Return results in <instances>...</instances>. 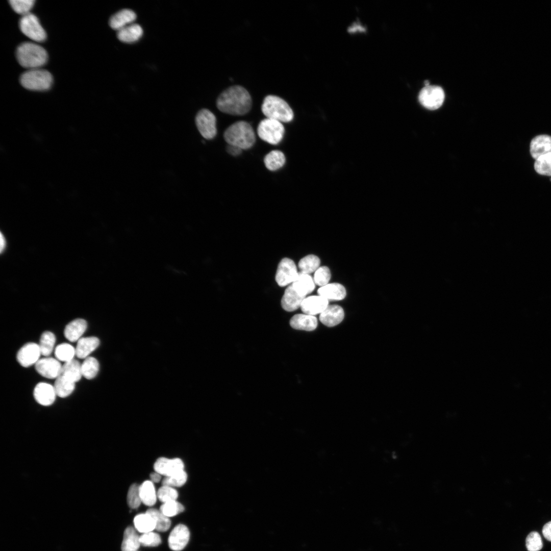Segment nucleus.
Masks as SVG:
<instances>
[{"mask_svg": "<svg viewBox=\"0 0 551 551\" xmlns=\"http://www.w3.org/2000/svg\"><path fill=\"white\" fill-rule=\"evenodd\" d=\"M74 355H76L75 348L68 343L60 344L56 347L55 350L56 358L65 362L72 360Z\"/></svg>", "mask_w": 551, "mask_h": 551, "instance_id": "e433bc0d", "label": "nucleus"}, {"mask_svg": "<svg viewBox=\"0 0 551 551\" xmlns=\"http://www.w3.org/2000/svg\"><path fill=\"white\" fill-rule=\"evenodd\" d=\"M216 106L224 113L242 116L251 109L252 99L245 88L240 85H234L219 94L216 100Z\"/></svg>", "mask_w": 551, "mask_h": 551, "instance_id": "f257e3e1", "label": "nucleus"}, {"mask_svg": "<svg viewBox=\"0 0 551 551\" xmlns=\"http://www.w3.org/2000/svg\"><path fill=\"white\" fill-rule=\"evenodd\" d=\"M161 478V474L156 471L150 474V478L152 482L158 483L160 481Z\"/></svg>", "mask_w": 551, "mask_h": 551, "instance_id": "8fccbe9b", "label": "nucleus"}, {"mask_svg": "<svg viewBox=\"0 0 551 551\" xmlns=\"http://www.w3.org/2000/svg\"><path fill=\"white\" fill-rule=\"evenodd\" d=\"M34 0H11L9 3L12 8L16 13L22 16L30 13V11L33 7Z\"/></svg>", "mask_w": 551, "mask_h": 551, "instance_id": "58836bf2", "label": "nucleus"}, {"mask_svg": "<svg viewBox=\"0 0 551 551\" xmlns=\"http://www.w3.org/2000/svg\"><path fill=\"white\" fill-rule=\"evenodd\" d=\"M143 34L141 27L137 23H131L117 31L118 39L125 43H133L138 41Z\"/></svg>", "mask_w": 551, "mask_h": 551, "instance_id": "a878e982", "label": "nucleus"}, {"mask_svg": "<svg viewBox=\"0 0 551 551\" xmlns=\"http://www.w3.org/2000/svg\"><path fill=\"white\" fill-rule=\"evenodd\" d=\"M534 168L540 174L551 176V153L536 159L534 163Z\"/></svg>", "mask_w": 551, "mask_h": 551, "instance_id": "4c0bfd02", "label": "nucleus"}, {"mask_svg": "<svg viewBox=\"0 0 551 551\" xmlns=\"http://www.w3.org/2000/svg\"><path fill=\"white\" fill-rule=\"evenodd\" d=\"M257 131L260 139L272 145L279 144L285 134V128L282 122L267 118L259 122Z\"/></svg>", "mask_w": 551, "mask_h": 551, "instance_id": "423d86ee", "label": "nucleus"}, {"mask_svg": "<svg viewBox=\"0 0 551 551\" xmlns=\"http://www.w3.org/2000/svg\"><path fill=\"white\" fill-rule=\"evenodd\" d=\"M298 273L294 262L291 259L284 258L279 263L276 273V281L281 287L290 285L295 280Z\"/></svg>", "mask_w": 551, "mask_h": 551, "instance_id": "9d476101", "label": "nucleus"}, {"mask_svg": "<svg viewBox=\"0 0 551 551\" xmlns=\"http://www.w3.org/2000/svg\"><path fill=\"white\" fill-rule=\"evenodd\" d=\"M331 277L330 269L326 266H323L315 271L313 280L315 285L322 287L329 284Z\"/></svg>", "mask_w": 551, "mask_h": 551, "instance_id": "37998d69", "label": "nucleus"}, {"mask_svg": "<svg viewBox=\"0 0 551 551\" xmlns=\"http://www.w3.org/2000/svg\"><path fill=\"white\" fill-rule=\"evenodd\" d=\"M444 97V92L441 87L436 85H429L421 90L418 99L424 107L433 110L437 109L442 106Z\"/></svg>", "mask_w": 551, "mask_h": 551, "instance_id": "1a4fd4ad", "label": "nucleus"}, {"mask_svg": "<svg viewBox=\"0 0 551 551\" xmlns=\"http://www.w3.org/2000/svg\"><path fill=\"white\" fill-rule=\"evenodd\" d=\"M190 538L188 528L182 524L176 525L171 531L168 537V545L174 551H180L187 544Z\"/></svg>", "mask_w": 551, "mask_h": 551, "instance_id": "f8f14e48", "label": "nucleus"}, {"mask_svg": "<svg viewBox=\"0 0 551 551\" xmlns=\"http://www.w3.org/2000/svg\"><path fill=\"white\" fill-rule=\"evenodd\" d=\"M328 306L329 300L318 295L305 297L300 308L304 314L314 316L321 314Z\"/></svg>", "mask_w": 551, "mask_h": 551, "instance_id": "2eb2a0df", "label": "nucleus"}, {"mask_svg": "<svg viewBox=\"0 0 551 551\" xmlns=\"http://www.w3.org/2000/svg\"><path fill=\"white\" fill-rule=\"evenodd\" d=\"M525 545L528 551H539L543 547L540 534L536 531L531 532L525 539Z\"/></svg>", "mask_w": 551, "mask_h": 551, "instance_id": "c03bdc74", "label": "nucleus"}, {"mask_svg": "<svg viewBox=\"0 0 551 551\" xmlns=\"http://www.w3.org/2000/svg\"><path fill=\"white\" fill-rule=\"evenodd\" d=\"M542 534L546 539L551 541V521L544 525L542 529Z\"/></svg>", "mask_w": 551, "mask_h": 551, "instance_id": "de8ad7c7", "label": "nucleus"}, {"mask_svg": "<svg viewBox=\"0 0 551 551\" xmlns=\"http://www.w3.org/2000/svg\"><path fill=\"white\" fill-rule=\"evenodd\" d=\"M16 56L19 64L29 69L39 68L47 61L46 50L32 42H23L17 48Z\"/></svg>", "mask_w": 551, "mask_h": 551, "instance_id": "7ed1b4c3", "label": "nucleus"}, {"mask_svg": "<svg viewBox=\"0 0 551 551\" xmlns=\"http://www.w3.org/2000/svg\"><path fill=\"white\" fill-rule=\"evenodd\" d=\"M223 138L229 144L241 149L251 148L256 142V135L252 126L245 121H238L224 131Z\"/></svg>", "mask_w": 551, "mask_h": 551, "instance_id": "f03ea898", "label": "nucleus"}, {"mask_svg": "<svg viewBox=\"0 0 551 551\" xmlns=\"http://www.w3.org/2000/svg\"><path fill=\"white\" fill-rule=\"evenodd\" d=\"M305 297L298 293L290 284L287 287L282 296V307L286 311H294L300 307Z\"/></svg>", "mask_w": 551, "mask_h": 551, "instance_id": "6ab92c4d", "label": "nucleus"}, {"mask_svg": "<svg viewBox=\"0 0 551 551\" xmlns=\"http://www.w3.org/2000/svg\"><path fill=\"white\" fill-rule=\"evenodd\" d=\"M55 342L56 337L53 333L49 331L44 332L41 336L39 344L41 355L45 356L50 355Z\"/></svg>", "mask_w": 551, "mask_h": 551, "instance_id": "c9c22d12", "label": "nucleus"}, {"mask_svg": "<svg viewBox=\"0 0 551 551\" xmlns=\"http://www.w3.org/2000/svg\"><path fill=\"white\" fill-rule=\"evenodd\" d=\"M60 374L74 383L79 381L82 376L81 365L74 359L65 362L62 366Z\"/></svg>", "mask_w": 551, "mask_h": 551, "instance_id": "c85d7f7f", "label": "nucleus"}, {"mask_svg": "<svg viewBox=\"0 0 551 551\" xmlns=\"http://www.w3.org/2000/svg\"><path fill=\"white\" fill-rule=\"evenodd\" d=\"M139 493L142 503L148 506L154 505L157 494L153 482L146 481L139 486Z\"/></svg>", "mask_w": 551, "mask_h": 551, "instance_id": "c756f323", "label": "nucleus"}, {"mask_svg": "<svg viewBox=\"0 0 551 551\" xmlns=\"http://www.w3.org/2000/svg\"><path fill=\"white\" fill-rule=\"evenodd\" d=\"M157 497L162 503L176 500L178 496L177 491L173 487L163 485L157 492Z\"/></svg>", "mask_w": 551, "mask_h": 551, "instance_id": "a18cd8bd", "label": "nucleus"}, {"mask_svg": "<svg viewBox=\"0 0 551 551\" xmlns=\"http://www.w3.org/2000/svg\"><path fill=\"white\" fill-rule=\"evenodd\" d=\"M127 502L132 509H136L142 503L139 493V486L136 484L131 485L127 494Z\"/></svg>", "mask_w": 551, "mask_h": 551, "instance_id": "79ce46f5", "label": "nucleus"}, {"mask_svg": "<svg viewBox=\"0 0 551 551\" xmlns=\"http://www.w3.org/2000/svg\"><path fill=\"white\" fill-rule=\"evenodd\" d=\"M60 363L53 358L39 359L35 364L36 371L42 376L50 379H56L61 373Z\"/></svg>", "mask_w": 551, "mask_h": 551, "instance_id": "ddd939ff", "label": "nucleus"}, {"mask_svg": "<svg viewBox=\"0 0 551 551\" xmlns=\"http://www.w3.org/2000/svg\"><path fill=\"white\" fill-rule=\"evenodd\" d=\"M226 149H227V152L230 155H231L232 156H238V155H240L241 154L242 151V149H241V148H239L238 147L233 146V145H229V144L227 146Z\"/></svg>", "mask_w": 551, "mask_h": 551, "instance_id": "09e8293b", "label": "nucleus"}, {"mask_svg": "<svg viewBox=\"0 0 551 551\" xmlns=\"http://www.w3.org/2000/svg\"><path fill=\"white\" fill-rule=\"evenodd\" d=\"M318 295L328 300H340L344 299L346 294L345 287L338 283H329L320 287L317 290Z\"/></svg>", "mask_w": 551, "mask_h": 551, "instance_id": "412c9836", "label": "nucleus"}, {"mask_svg": "<svg viewBox=\"0 0 551 551\" xmlns=\"http://www.w3.org/2000/svg\"><path fill=\"white\" fill-rule=\"evenodd\" d=\"M187 475L183 470L170 476L165 477L162 481V485L173 487H181L186 482Z\"/></svg>", "mask_w": 551, "mask_h": 551, "instance_id": "a19ab883", "label": "nucleus"}, {"mask_svg": "<svg viewBox=\"0 0 551 551\" xmlns=\"http://www.w3.org/2000/svg\"><path fill=\"white\" fill-rule=\"evenodd\" d=\"M160 510L166 516L173 517L184 510V506L176 500L164 503L160 507Z\"/></svg>", "mask_w": 551, "mask_h": 551, "instance_id": "ea45409f", "label": "nucleus"}, {"mask_svg": "<svg viewBox=\"0 0 551 551\" xmlns=\"http://www.w3.org/2000/svg\"><path fill=\"white\" fill-rule=\"evenodd\" d=\"M41 355L39 344L33 342L27 343L17 352V360L22 366L28 367L36 364Z\"/></svg>", "mask_w": 551, "mask_h": 551, "instance_id": "9b49d317", "label": "nucleus"}, {"mask_svg": "<svg viewBox=\"0 0 551 551\" xmlns=\"http://www.w3.org/2000/svg\"><path fill=\"white\" fill-rule=\"evenodd\" d=\"M320 260L317 256L311 254L302 258L298 263L300 272L310 274L315 272L319 267Z\"/></svg>", "mask_w": 551, "mask_h": 551, "instance_id": "72a5a7b5", "label": "nucleus"}, {"mask_svg": "<svg viewBox=\"0 0 551 551\" xmlns=\"http://www.w3.org/2000/svg\"><path fill=\"white\" fill-rule=\"evenodd\" d=\"M286 162L284 154L279 150H273L264 158V163L267 169L276 171L282 167Z\"/></svg>", "mask_w": 551, "mask_h": 551, "instance_id": "cd10ccee", "label": "nucleus"}, {"mask_svg": "<svg viewBox=\"0 0 551 551\" xmlns=\"http://www.w3.org/2000/svg\"><path fill=\"white\" fill-rule=\"evenodd\" d=\"M195 124L201 135L206 139H212L217 134L216 118L207 109L199 110L195 116Z\"/></svg>", "mask_w": 551, "mask_h": 551, "instance_id": "6e6552de", "label": "nucleus"}, {"mask_svg": "<svg viewBox=\"0 0 551 551\" xmlns=\"http://www.w3.org/2000/svg\"><path fill=\"white\" fill-rule=\"evenodd\" d=\"M34 396L39 404L48 406L55 401L56 393L54 386L46 383H39L34 389Z\"/></svg>", "mask_w": 551, "mask_h": 551, "instance_id": "f3484780", "label": "nucleus"}, {"mask_svg": "<svg viewBox=\"0 0 551 551\" xmlns=\"http://www.w3.org/2000/svg\"><path fill=\"white\" fill-rule=\"evenodd\" d=\"M56 395L60 397L69 396L74 390L75 383L60 374L56 378L54 386Z\"/></svg>", "mask_w": 551, "mask_h": 551, "instance_id": "7c9ffc66", "label": "nucleus"}, {"mask_svg": "<svg viewBox=\"0 0 551 551\" xmlns=\"http://www.w3.org/2000/svg\"></svg>", "mask_w": 551, "mask_h": 551, "instance_id": "864d4df0", "label": "nucleus"}, {"mask_svg": "<svg viewBox=\"0 0 551 551\" xmlns=\"http://www.w3.org/2000/svg\"><path fill=\"white\" fill-rule=\"evenodd\" d=\"M133 522L135 529L143 534L152 532L155 529L154 519L146 512L136 515Z\"/></svg>", "mask_w": 551, "mask_h": 551, "instance_id": "2f4dec72", "label": "nucleus"}, {"mask_svg": "<svg viewBox=\"0 0 551 551\" xmlns=\"http://www.w3.org/2000/svg\"><path fill=\"white\" fill-rule=\"evenodd\" d=\"M146 513L150 515L154 520L155 529L159 532H166L171 525L169 517L165 515L160 510L156 509H149Z\"/></svg>", "mask_w": 551, "mask_h": 551, "instance_id": "473e14b6", "label": "nucleus"}, {"mask_svg": "<svg viewBox=\"0 0 551 551\" xmlns=\"http://www.w3.org/2000/svg\"><path fill=\"white\" fill-rule=\"evenodd\" d=\"M343 308L337 305H329L319 315V320L324 325L332 327L340 323L343 319Z\"/></svg>", "mask_w": 551, "mask_h": 551, "instance_id": "dca6fc26", "label": "nucleus"}, {"mask_svg": "<svg viewBox=\"0 0 551 551\" xmlns=\"http://www.w3.org/2000/svg\"><path fill=\"white\" fill-rule=\"evenodd\" d=\"M51 73L39 68L29 69L20 76V83L25 88L35 91H45L49 89L53 84Z\"/></svg>", "mask_w": 551, "mask_h": 551, "instance_id": "39448f33", "label": "nucleus"}, {"mask_svg": "<svg viewBox=\"0 0 551 551\" xmlns=\"http://www.w3.org/2000/svg\"><path fill=\"white\" fill-rule=\"evenodd\" d=\"M1 253H2L6 246V241L4 237L3 236L2 233H1Z\"/></svg>", "mask_w": 551, "mask_h": 551, "instance_id": "603ef678", "label": "nucleus"}, {"mask_svg": "<svg viewBox=\"0 0 551 551\" xmlns=\"http://www.w3.org/2000/svg\"><path fill=\"white\" fill-rule=\"evenodd\" d=\"M82 375L88 380L93 379L97 375L99 370V363L97 360L92 357H88L81 365Z\"/></svg>", "mask_w": 551, "mask_h": 551, "instance_id": "f704fd0d", "label": "nucleus"}, {"mask_svg": "<svg viewBox=\"0 0 551 551\" xmlns=\"http://www.w3.org/2000/svg\"><path fill=\"white\" fill-rule=\"evenodd\" d=\"M19 25L22 33L31 39L37 42H43L46 39V32L34 14L30 13L22 16Z\"/></svg>", "mask_w": 551, "mask_h": 551, "instance_id": "0eeeda50", "label": "nucleus"}, {"mask_svg": "<svg viewBox=\"0 0 551 551\" xmlns=\"http://www.w3.org/2000/svg\"><path fill=\"white\" fill-rule=\"evenodd\" d=\"M291 285L298 293L304 297L311 293L315 287L314 280L310 275L301 272L298 273Z\"/></svg>", "mask_w": 551, "mask_h": 551, "instance_id": "393cba45", "label": "nucleus"}, {"mask_svg": "<svg viewBox=\"0 0 551 551\" xmlns=\"http://www.w3.org/2000/svg\"><path fill=\"white\" fill-rule=\"evenodd\" d=\"M357 30L363 31H364V28L361 26H358L357 24H355V25H353V26L350 27L348 29V31L350 32H354L356 31Z\"/></svg>", "mask_w": 551, "mask_h": 551, "instance_id": "3c124183", "label": "nucleus"}, {"mask_svg": "<svg viewBox=\"0 0 551 551\" xmlns=\"http://www.w3.org/2000/svg\"><path fill=\"white\" fill-rule=\"evenodd\" d=\"M261 110L266 118L281 122H289L294 117L292 109L283 98L274 95H268L263 99Z\"/></svg>", "mask_w": 551, "mask_h": 551, "instance_id": "20e7f679", "label": "nucleus"}, {"mask_svg": "<svg viewBox=\"0 0 551 551\" xmlns=\"http://www.w3.org/2000/svg\"><path fill=\"white\" fill-rule=\"evenodd\" d=\"M530 153L535 160L551 153V136L540 135L534 138L530 143Z\"/></svg>", "mask_w": 551, "mask_h": 551, "instance_id": "a211bd4d", "label": "nucleus"}, {"mask_svg": "<svg viewBox=\"0 0 551 551\" xmlns=\"http://www.w3.org/2000/svg\"><path fill=\"white\" fill-rule=\"evenodd\" d=\"M291 327L296 330L311 331L317 326L316 317L306 314H298L294 315L290 320Z\"/></svg>", "mask_w": 551, "mask_h": 551, "instance_id": "4be33fe9", "label": "nucleus"}, {"mask_svg": "<svg viewBox=\"0 0 551 551\" xmlns=\"http://www.w3.org/2000/svg\"><path fill=\"white\" fill-rule=\"evenodd\" d=\"M184 463L179 458H158L154 464L155 471L165 477L170 476L184 470Z\"/></svg>", "mask_w": 551, "mask_h": 551, "instance_id": "4468645a", "label": "nucleus"}, {"mask_svg": "<svg viewBox=\"0 0 551 551\" xmlns=\"http://www.w3.org/2000/svg\"><path fill=\"white\" fill-rule=\"evenodd\" d=\"M99 340L95 337L81 338L76 346V355L80 359H84L93 352L99 345Z\"/></svg>", "mask_w": 551, "mask_h": 551, "instance_id": "b1692460", "label": "nucleus"}, {"mask_svg": "<svg viewBox=\"0 0 551 551\" xmlns=\"http://www.w3.org/2000/svg\"><path fill=\"white\" fill-rule=\"evenodd\" d=\"M87 327L85 320L81 318L73 320L66 326L64 331V336L70 342L78 341L85 332Z\"/></svg>", "mask_w": 551, "mask_h": 551, "instance_id": "5701e85b", "label": "nucleus"}, {"mask_svg": "<svg viewBox=\"0 0 551 551\" xmlns=\"http://www.w3.org/2000/svg\"><path fill=\"white\" fill-rule=\"evenodd\" d=\"M136 13L129 9H122L110 18L109 25L111 28L118 31L126 26L133 23L136 18Z\"/></svg>", "mask_w": 551, "mask_h": 551, "instance_id": "aec40b11", "label": "nucleus"}, {"mask_svg": "<svg viewBox=\"0 0 551 551\" xmlns=\"http://www.w3.org/2000/svg\"><path fill=\"white\" fill-rule=\"evenodd\" d=\"M141 545L140 536L132 527H127L123 533L121 551H137Z\"/></svg>", "mask_w": 551, "mask_h": 551, "instance_id": "bb28decb", "label": "nucleus"}, {"mask_svg": "<svg viewBox=\"0 0 551 551\" xmlns=\"http://www.w3.org/2000/svg\"><path fill=\"white\" fill-rule=\"evenodd\" d=\"M140 542L144 546L155 547L160 544L161 539L158 534L152 531L142 534L140 536Z\"/></svg>", "mask_w": 551, "mask_h": 551, "instance_id": "49530a36", "label": "nucleus"}]
</instances>
